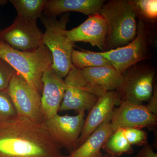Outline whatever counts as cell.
Listing matches in <instances>:
<instances>
[{
  "label": "cell",
  "mask_w": 157,
  "mask_h": 157,
  "mask_svg": "<svg viewBox=\"0 0 157 157\" xmlns=\"http://www.w3.org/2000/svg\"><path fill=\"white\" fill-rule=\"evenodd\" d=\"M135 157H157V154L148 144L144 146L137 153Z\"/></svg>",
  "instance_id": "obj_25"
},
{
  "label": "cell",
  "mask_w": 157,
  "mask_h": 157,
  "mask_svg": "<svg viewBox=\"0 0 157 157\" xmlns=\"http://www.w3.org/2000/svg\"><path fill=\"white\" fill-rule=\"evenodd\" d=\"M72 42L89 43L101 50L106 51L108 28L107 23L99 13L89 15L77 27L67 31Z\"/></svg>",
  "instance_id": "obj_13"
},
{
  "label": "cell",
  "mask_w": 157,
  "mask_h": 157,
  "mask_svg": "<svg viewBox=\"0 0 157 157\" xmlns=\"http://www.w3.org/2000/svg\"><path fill=\"white\" fill-rule=\"evenodd\" d=\"M156 71L148 65H135L122 73L123 80L117 91L120 101L142 104L153 93Z\"/></svg>",
  "instance_id": "obj_7"
},
{
  "label": "cell",
  "mask_w": 157,
  "mask_h": 157,
  "mask_svg": "<svg viewBox=\"0 0 157 157\" xmlns=\"http://www.w3.org/2000/svg\"><path fill=\"white\" fill-rule=\"evenodd\" d=\"M6 91L17 116L37 123H44L41 111V94L16 71L11 77Z\"/></svg>",
  "instance_id": "obj_8"
},
{
  "label": "cell",
  "mask_w": 157,
  "mask_h": 157,
  "mask_svg": "<svg viewBox=\"0 0 157 157\" xmlns=\"http://www.w3.org/2000/svg\"><path fill=\"white\" fill-rule=\"evenodd\" d=\"M17 113L6 90H0V123L10 120Z\"/></svg>",
  "instance_id": "obj_22"
},
{
  "label": "cell",
  "mask_w": 157,
  "mask_h": 157,
  "mask_svg": "<svg viewBox=\"0 0 157 157\" xmlns=\"http://www.w3.org/2000/svg\"><path fill=\"white\" fill-rule=\"evenodd\" d=\"M42 82L41 111L45 121L58 114L63 99L66 85L64 79L51 67L43 73Z\"/></svg>",
  "instance_id": "obj_12"
},
{
  "label": "cell",
  "mask_w": 157,
  "mask_h": 157,
  "mask_svg": "<svg viewBox=\"0 0 157 157\" xmlns=\"http://www.w3.org/2000/svg\"><path fill=\"white\" fill-rule=\"evenodd\" d=\"M125 136L131 145H142L147 143V134L143 130L137 128L124 129Z\"/></svg>",
  "instance_id": "obj_23"
},
{
  "label": "cell",
  "mask_w": 157,
  "mask_h": 157,
  "mask_svg": "<svg viewBox=\"0 0 157 157\" xmlns=\"http://www.w3.org/2000/svg\"><path fill=\"white\" fill-rule=\"evenodd\" d=\"M105 2L104 0H48L44 12L48 17H56L70 11L89 16L99 13Z\"/></svg>",
  "instance_id": "obj_15"
},
{
  "label": "cell",
  "mask_w": 157,
  "mask_h": 157,
  "mask_svg": "<svg viewBox=\"0 0 157 157\" xmlns=\"http://www.w3.org/2000/svg\"><path fill=\"white\" fill-rule=\"evenodd\" d=\"M66 87L59 111L73 110L78 113L90 110L99 97L106 91L86 81L81 70L73 66L65 78Z\"/></svg>",
  "instance_id": "obj_6"
},
{
  "label": "cell",
  "mask_w": 157,
  "mask_h": 157,
  "mask_svg": "<svg viewBox=\"0 0 157 157\" xmlns=\"http://www.w3.org/2000/svg\"><path fill=\"white\" fill-rule=\"evenodd\" d=\"M9 2L16 9L17 17L37 22L45 10L47 0H11Z\"/></svg>",
  "instance_id": "obj_18"
},
{
  "label": "cell",
  "mask_w": 157,
  "mask_h": 157,
  "mask_svg": "<svg viewBox=\"0 0 157 157\" xmlns=\"http://www.w3.org/2000/svg\"><path fill=\"white\" fill-rule=\"evenodd\" d=\"M8 1L6 0H0V6H4L8 3Z\"/></svg>",
  "instance_id": "obj_27"
},
{
  "label": "cell",
  "mask_w": 157,
  "mask_h": 157,
  "mask_svg": "<svg viewBox=\"0 0 157 157\" xmlns=\"http://www.w3.org/2000/svg\"><path fill=\"white\" fill-rule=\"evenodd\" d=\"M69 17L67 13L59 20L55 17L42 16L40 17L45 28L42 43L52 55L51 68L63 78L68 75L73 66L71 55L74 43L70 40L66 29Z\"/></svg>",
  "instance_id": "obj_4"
},
{
  "label": "cell",
  "mask_w": 157,
  "mask_h": 157,
  "mask_svg": "<svg viewBox=\"0 0 157 157\" xmlns=\"http://www.w3.org/2000/svg\"><path fill=\"white\" fill-rule=\"evenodd\" d=\"M86 81L107 91H117L123 80L122 74L113 67H98L81 70Z\"/></svg>",
  "instance_id": "obj_17"
},
{
  "label": "cell",
  "mask_w": 157,
  "mask_h": 157,
  "mask_svg": "<svg viewBox=\"0 0 157 157\" xmlns=\"http://www.w3.org/2000/svg\"><path fill=\"white\" fill-rule=\"evenodd\" d=\"M43 33L37 22L16 16L9 27L0 30V40L20 51L34 50L43 45Z\"/></svg>",
  "instance_id": "obj_10"
},
{
  "label": "cell",
  "mask_w": 157,
  "mask_h": 157,
  "mask_svg": "<svg viewBox=\"0 0 157 157\" xmlns=\"http://www.w3.org/2000/svg\"><path fill=\"white\" fill-rule=\"evenodd\" d=\"M103 157H115L114 156H112L109 155H104Z\"/></svg>",
  "instance_id": "obj_28"
},
{
  "label": "cell",
  "mask_w": 157,
  "mask_h": 157,
  "mask_svg": "<svg viewBox=\"0 0 157 157\" xmlns=\"http://www.w3.org/2000/svg\"><path fill=\"white\" fill-rule=\"evenodd\" d=\"M148 104L146 105L151 112L155 114L157 113V89L156 85H154L153 93L151 98L149 100Z\"/></svg>",
  "instance_id": "obj_26"
},
{
  "label": "cell",
  "mask_w": 157,
  "mask_h": 157,
  "mask_svg": "<svg viewBox=\"0 0 157 157\" xmlns=\"http://www.w3.org/2000/svg\"><path fill=\"white\" fill-rule=\"evenodd\" d=\"M0 58L11 65L41 95L42 75L53 63L52 54L46 46L42 45L34 50L20 51L0 40Z\"/></svg>",
  "instance_id": "obj_2"
},
{
  "label": "cell",
  "mask_w": 157,
  "mask_h": 157,
  "mask_svg": "<svg viewBox=\"0 0 157 157\" xmlns=\"http://www.w3.org/2000/svg\"><path fill=\"white\" fill-rule=\"evenodd\" d=\"M120 101L116 91H106L90 109L78 141V146L83 143L104 121L112 115L114 106Z\"/></svg>",
  "instance_id": "obj_14"
},
{
  "label": "cell",
  "mask_w": 157,
  "mask_h": 157,
  "mask_svg": "<svg viewBox=\"0 0 157 157\" xmlns=\"http://www.w3.org/2000/svg\"><path fill=\"white\" fill-rule=\"evenodd\" d=\"M152 24L138 20L137 34L135 39L127 45L114 49L99 52L112 64L119 73L140 62L148 59L155 38Z\"/></svg>",
  "instance_id": "obj_5"
},
{
  "label": "cell",
  "mask_w": 157,
  "mask_h": 157,
  "mask_svg": "<svg viewBox=\"0 0 157 157\" xmlns=\"http://www.w3.org/2000/svg\"><path fill=\"white\" fill-rule=\"evenodd\" d=\"M99 13L108 28L105 51L123 47L135 39L137 18L128 0H111L105 2Z\"/></svg>",
  "instance_id": "obj_3"
},
{
  "label": "cell",
  "mask_w": 157,
  "mask_h": 157,
  "mask_svg": "<svg viewBox=\"0 0 157 157\" xmlns=\"http://www.w3.org/2000/svg\"><path fill=\"white\" fill-rule=\"evenodd\" d=\"M71 62L74 67L82 70L98 67H113L109 60L99 54L89 50L82 51L73 49Z\"/></svg>",
  "instance_id": "obj_19"
},
{
  "label": "cell",
  "mask_w": 157,
  "mask_h": 157,
  "mask_svg": "<svg viewBox=\"0 0 157 157\" xmlns=\"http://www.w3.org/2000/svg\"><path fill=\"white\" fill-rule=\"evenodd\" d=\"M85 111L76 116L57 114L45 121L44 125L51 137L62 148L71 152L78 147V141L85 121Z\"/></svg>",
  "instance_id": "obj_9"
},
{
  "label": "cell",
  "mask_w": 157,
  "mask_h": 157,
  "mask_svg": "<svg viewBox=\"0 0 157 157\" xmlns=\"http://www.w3.org/2000/svg\"><path fill=\"white\" fill-rule=\"evenodd\" d=\"M15 71L7 62L0 58V90H6Z\"/></svg>",
  "instance_id": "obj_24"
},
{
  "label": "cell",
  "mask_w": 157,
  "mask_h": 157,
  "mask_svg": "<svg viewBox=\"0 0 157 157\" xmlns=\"http://www.w3.org/2000/svg\"><path fill=\"white\" fill-rule=\"evenodd\" d=\"M119 105L113 110L110 119L113 132L120 128L141 129L156 124L157 114L146 105L127 101H121Z\"/></svg>",
  "instance_id": "obj_11"
},
{
  "label": "cell",
  "mask_w": 157,
  "mask_h": 157,
  "mask_svg": "<svg viewBox=\"0 0 157 157\" xmlns=\"http://www.w3.org/2000/svg\"><path fill=\"white\" fill-rule=\"evenodd\" d=\"M111 117L104 121L77 148L71 152L69 157H103L101 149L113 133L110 123Z\"/></svg>",
  "instance_id": "obj_16"
},
{
  "label": "cell",
  "mask_w": 157,
  "mask_h": 157,
  "mask_svg": "<svg viewBox=\"0 0 157 157\" xmlns=\"http://www.w3.org/2000/svg\"><path fill=\"white\" fill-rule=\"evenodd\" d=\"M136 18L149 23L157 19V0H128Z\"/></svg>",
  "instance_id": "obj_21"
},
{
  "label": "cell",
  "mask_w": 157,
  "mask_h": 157,
  "mask_svg": "<svg viewBox=\"0 0 157 157\" xmlns=\"http://www.w3.org/2000/svg\"><path fill=\"white\" fill-rule=\"evenodd\" d=\"M44 124L17 116L0 123V157H64Z\"/></svg>",
  "instance_id": "obj_1"
},
{
  "label": "cell",
  "mask_w": 157,
  "mask_h": 157,
  "mask_svg": "<svg viewBox=\"0 0 157 157\" xmlns=\"http://www.w3.org/2000/svg\"><path fill=\"white\" fill-rule=\"evenodd\" d=\"M108 155L117 157L124 154L132 153V145L127 140L124 129H117L109 137L103 148Z\"/></svg>",
  "instance_id": "obj_20"
}]
</instances>
